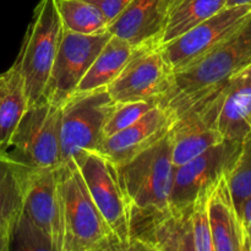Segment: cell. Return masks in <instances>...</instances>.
Returning a JSON list of instances; mask_svg holds the SVG:
<instances>
[{
    "instance_id": "obj_1",
    "label": "cell",
    "mask_w": 251,
    "mask_h": 251,
    "mask_svg": "<svg viewBox=\"0 0 251 251\" xmlns=\"http://www.w3.org/2000/svg\"><path fill=\"white\" fill-rule=\"evenodd\" d=\"M115 168L126 200L129 250H147L154 227L172 212L174 164L169 132L144 153Z\"/></svg>"
},
{
    "instance_id": "obj_2",
    "label": "cell",
    "mask_w": 251,
    "mask_h": 251,
    "mask_svg": "<svg viewBox=\"0 0 251 251\" xmlns=\"http://www.w3.org/2000/svg\"><path fill=\"white\" fill-rule=\"evenodd\" d=\"M251 65V14L239 28L191 65L176 71L162 104L174 113L223 87Z\"/></svg>"
},
{
    "instance_id": "obj_3",
    "label": "cell",
    "mask_w": 251,
    "mask_h": 251,
    "mask_svg": "<svg viewBox=\"0 0 251 251\" xmlns=\"http://www.w3.org/2000/svg\"><path fill=\"white\" fill-rule=\"evenodd\" d=\"M59 174L64 205V251H123L75 162L59 166Z\"/></svg>"
},
{
    "instance_id": "obj_4",
    "label": "cell",
    "mask_w": 251,
    "mask_h": 251,
    "mask_svg": "<svg viewBox=\"0 0 251 251\" xmlns=\"http://www.w3.org/2000/svg\"><path fill=\"white\" fill-rule=\"evenodd\" d=\"M63 32L55 0H41L34 7L33 17L15 60L24 80L28 107L43 100Z\"/></svg>"
},
{
    "instance_id": "obj_5",
    "label": "cell",
    "mask_w": 251,
    "mask_h": 251,
    "mask_svg": "<svg viewBox=\"0 0 251 251\" xmlns=\"http://www.w3.org/2000/svg\"><path fill=\"white\" fill-rule=\"evenodd\" d=\"M117 104L107 87L75 92L61 103L60 166L97 152L105 123Z\"/></svg>"
},
{
    "instance_id": "obj_6",
    "label": "cell",
    "mask_w": 251,
    "mask_h": 251,
    "mask_svg": "<svg viewBox=\"0 0 251 251\" xmlns=\"http://www.w3.org/2000/svg\"><path fill=\"white\" fill-rule=\"evenodd\" d=\"M61 104L46 100L29 105L5 154L32 169L60 166Z\"/></svg>"
},
{
    "instance_id": "obj_7",
    "label": "cell",
    "mask_w": 251,
    "mask_h": 251,
    "mask_svg": "<svg viewBox=\"0 0 251 251\" xmlns=\"http://www.w3.org/2000/svg\"><path fill=\"white\" fill-rule=\"evenodd\" d=\"M173 75L161 42H153L137 47L134 55L107 86V90L117 103L154 100L162 104L171 91Z\"/></svg>"
},
{
    "instance_id": "obj_8",
    "label": "cell",
    "mask_w": 251,
    "mask_h": 251,
    "mask_svg": "<svg viewBox=\"0 0 251 251\" xmlns=\"http://www.w3.org/2000/svg\"><path fill=\"white\" fill-rule=\"evenodd\" d=\"M226 85L176 114L169 131L174 167L184 164L225 140L218 130L217 122Z\"/></svg>"
},
{
    "instance_id": "obj_9",
    "label": "cell",
    "mask_w": 251,
    "mask_h": 251,
    "mask_svg": "<svg viewBox=\"0 0 251 251\" xmlns=\"http://www.w3.org/2000/svg\"><path fill=\"white\" fill-rule=\"evenodd\" d=\"M100 212L114 233L123 251H129V222L125 195L117 168L98 152H88L74 161Z\"/></svg>"
},
{
    "instance_id": "obj_10",
    "label": "cell",
    "mask_w": 251,
    "mask_h": 251,
    "mask_svg": "<svg viewBox=\"0 0 251 251\" xmlns=\"http://www.w3.org/2000/svg\"><path fill=\"white\" fill-rule=\"evenodd\" d=\"M110 36L108 31L81 34L64 29L43 100L61 104L73 96Z\"/></svg>"
},
{
    "instance_id": "obj_11",
    "label": "cell",
    "mask_w": 251,
    "mask_h": 251,
    "mask_svg": "<svg viewBox=\"0 0 251 251\" xmlns=\"http://www.w3.org/2000/svg\"><path fill=\"white\" fill-rule=\"evenodd\" d=\"M250 14L251 5L225 6L178 38L168 43H161L162 50L173 73L191 65L212 50L239 28Z\"/></svg>"
},
{
    "instance_id": "obj_12",
    "label": "cell",
    "mask_w": 251,
    "mask_h": 251,
    "mask_svg": "<svg viewBox=\"0 0 251 251\" xmlns=\"http://www.w3.org/2000/svg\"><path fill=\"white\" fill-rule=\"evenodd\" d=\"M240 150V142L223 140L199 156L174 167L172 210L191 205L200 194L210 190L221 176L227 174Z\"/></svg>"
},
{
    "instance_id": "obj_13",
    "label": "cell",
    "mask_w": 251,
    "mask_h": 251,
    "mask_svg": "<svg viewBox=\"0 0 251 251\" xmlns=\"http://www.w3.org/2000/svg\"><path fill=\"white\" fill-rule=\"evenodd\" d=\"M21 212L48 235L54 251H64V205L59 167L34 169Z\"/></svg>"
},
{
    "instance_id": "obj_14",
    "label": "cell",
    "mask_w": 251,
    "mask_h": 251,
    "mask_svg": "<svg viewBox=\"0 0 251 251\" xmlns=\"http://www.w3.org/2000/svg\"><path fill=\"white\" fill-rule=\"evenodd\" d=\"M174 120L176 113L158 104L131 126L104 137L97 152L114 166L127 163L164 139Z\"/></svg>"
},
{
    "instance_id": "obj_15",
    "label": "cell",
    "mask_w": 251,
    "mask_h": 251,
    "mask_svg": "<svg viewBox=\"0 0 251 251\" xmlns=\"http://www.w3.org/2000/svg\"><path fill=\"white\" fill-rule=\"evenodd\" d=\"M167 15L166 0H131L107 29L136 48L161 42Z\"/></svg>"
},
{
    "instance_id": "obj_16",
    "label": "cell",
    "mask_w": 251,
    "mask_h": 251,
    "mask_svg": "<svg viewBox=\"0 0 251 251\" xmlns=\"http://www.w3.org/2000/svg\"><path fill=\"white\" fill-rule=\"evenodd\" d=\"M207 212L215 251H250L226 174L210 189Z\"/></svg>"
},
{
    "instance_id": "obj_17",
    "label": "cell",
    "mask_w": 251,
    "mask_h": 251,
    "mask_svg": "<svg viewBox=\"0 0 251 251\" xmlns=\"http://www.w3.org/2000/svg\"><path fill=\"white\" fill-rule=\"evenodd\" d=\"M217 126L229 141L242 142L251 132V65L226 85Z\"/></svg>"
},
{
    "instance_id": "obj_18",
    "label": "cell",
    "mask_w": 251,
    "mask_h": 251,
    "mask_svg": "<svg viewBox=\"0 0 251 251\" xmlns=\"http://www.w3.org/2000/svg\"><path fill=\"white\" fill-rule=\"evenodd\" d=\"M34 169L0 153V230L11 238Z\"/></svg>"
},
{
    "instance_id": "obj_19",
    "label": "cell",
    "mask_w": 251,
    "mask_h": 251,
    "mask_svg": "<svg viewBox=\"0 0 251 251\" xmlns=\"http://www.w3.org/2000/svg\"><path fill=\"white\" fill-rule=\"evenodd\" d=\"M28 109V100L21 73L16 64L0 75V153L9 149L10 141Z\"/></svg>"
},
{
    "instance_id": "obj_20",
    "label": "cell",
    "mask_w": 251,
    "mask_h": 251,
    "mask_svg": "<svg viewBox=\"0 0 251 251\" xmlns=\"http://www.w3.org/2000/svg\"><path fill=\"white\" fill-rule=\"evenodd\" d=\"M136 48L124 39L112 34L80 81L76 92L107 87L122 73L127 61L134 55Z\"/></svg>"
},
{
    "instance_id": "obj_21",
    "label": "cell",
    "mask_w": 251,
    "mask_h": 251,
    "mask_svg": "<svg viewBox=\"0 0 251 251\" xmlns=\"http://www.w3.org/2000/svg\"><path fill=\"white\" fill-rule=\"evenodd\" d=\"M193 203L172 212L154 227L147 250L195 251L193 229Z\"/></svg>"
},
{
    "instance_id": "obj_22",
    "label": "cell",
    "mask_w": 251,
    "mask_h": 251,
    "mask_svg": "<svg viewBox=\"0 0 251 251\" xmlns=\"http://www.w3.org/2000/svg\"><path fill=\"white\" fill-rule=\"evenodd\" d=\"M226 0H181L167 15L161 43H168L220 11Z\"/></svg>"
},
{
    "instance_id": "obj_23",
    "label": "cell",
    "mask_w": 251,
    "mask_h": 251,
    "mask_svg": "<svg viewBox=\"0 0 251 251\" xmlns=\"http://www.w3.org/2000/svg\"><path fill=\"white\" fill-rule=\"evenodd\" d=\"M55 5L66 31L81 34L108 31L107 17L87 0H55Z\"/></svg>"
},
{
    "instance_id": "obj_24",
    "label": "cell",
    "mask_w": 251,
    "mask_h": 251,
    "mask_svg": "<svg viewBox=\"0 0 251 251\" xmlns=\"http://www.w3.org/2000/svg\"><path fill=\"white\" fill-rule=\"evenodd\" d=\"M235 207L251 196V134L240 142V150L232 167L226 174Z\"/></svg>"
},
{
    "instance_id": "obj_25",
    "label": "cell",
    "mask_w": 251,
    "mask_h": 251,
    "mask_svg": "<svg viewBox=\"0 0 251 251\" xmlns=\"http://www.w3.org/2000/svg\"><path fill=\"white\" fill-rule=\"evenodd\" d=\"M11 249L54 251L48 235L22 212L20 213L11 232L10 250Z\"/></svg>"
},
{
    "instance_id": "obj_26",
    "label": "cell",
    "mask_w": 251,
    "mask_h": 251,
    "mask_svg": "<svg viewBox=\"0 0 251 251\" xmlns=\"http://www.w3.org/2000/svg\"><path fill=\"white\" fill-rule=\"evenodd\" d=\"M161 103L154 100H134L118 103L103 129V139L131 126Z\"/></svg>"
},
{
    "instance_id": "obj_27",
    "label": "cell",
    "mask_w": 251,
    "mask_h": 251,
    "mask_svg": "<svg viewBox=\"0 0 251 251\" xmlns=\"http://www.w3.org/2000/svg\"><path fill=\"white\" fill-rule=\"evenodd\" d=\"M210 190L200 194L193 202V229L195 251H215L208 223L207 200Z\"/></svg>"
},
{
    "instance_id": "obj_28",
    "label": "cell",
    "mask_w": 251,
    "mask_h": 251,
    "mask_svg": "<svg viewBox=\"0 0 251 251\" xmlns=\"http://www.w3.org/2000/svg\"><path fill=\"white\" fill-rule=\"evenodd\" d=\"M87 1L97 6L110 22L131 2V0H87Z\"/></svg>"
},
{
    "instance_id": "obj_29",
    "label": "cell",
    "mask_w": 251,
    "mask_h": 251,
    "mask_svg": "<svg viewBox=\"0 0 251 251\" xmlns=\"http://www.w3.org/2000/svg\"><path fill=\"white\" fill-rule=\"evenodd\" d=\"M10 250V237L0 230V251Z\"/></svg>"
},
{
    "instance_id": "obj_30",
    "label": "cell",
    "mask_w": 251,
    "mask_h": 251,
    "mask_svg": "<svg viewBox=\"0 0 251 251\" xmlns=\"http://www.w3.org/2000/svg\"><path fill=\"white\" fill-rule=\"evenodd\" d=\"M238 5H251V0H226V6H238Z\"/></svg>"
},
{
    "instance_id": "obj_31",
    "label": "cell",
    "mask_w": 251,
    "mask_h": 251,
    "mask_svg": "<svg viewBox=\"0 0 251 251\" xmlns=\"http://www.w3.org/2000/svg\"><path fill=\"white\" fill-rule=\"evenodd\" d=\"M245 233H247V239L248 243H249V249L251 251V221L248 223L247 227H245Z\"/></svg>"
},
{
    "instance_id": "obj_32",
    "label": "cell",
    "mask_w": 251,
    "mask_h": 251,
    "mask_svg": "<svg viewBox=\"0 0 251 251\" xmlns=\"http://www.w3.org/2000/svg\"><path fill=\"white\" fill-rule=\"evenodd\" d=\"M179 1H181V0H166V4H167V10H171L172 7L176 6V4H178Z\"/></svg>"
},
{
    "instance_id": "obj_33",
    "label": "cell",
    "mask_w": 251,
    "mask_h": 251,
    "mask_svg": "<svg viewBox=\"0 0 251 251\" xmlns=\"http://www.w3.org/2000/svg\"><path fill=\"white\" fill-rule=\"evenodd\" d=\"M250 134H251V132H250Z\"/></svg>"
}]
</instances>
